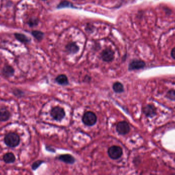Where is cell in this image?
Instances as JSON below:
<instances>
[{"instance_id": "6da1fadb", "label": "cell", "mask_w": 175, "mask_h": 175, "mask_svg": "<svg viewBox=\"0 0 175 175\" xmlns=\"http://www.w3.org/2000/svg\"><path fill=\"white\" fill-rule=\"evenodd\" d=\"M20 142V137L15 132H9L4 138V142L9 147H16L19 144Z\"/></svg>"}, {"instance_id": "7a4b0ae2", "label": "cell", "mask_w": 175, "mask_h": 175, "mask_svg": "<svg viewBox=\"0 0 175 175\" xmlns=\"http://www.w3.org/2000/svg\"><path fill=\"white\" fill-rule=\"evenodd\" d=\"M97 118L95 113L92 112H87L82 118V121L86 125L92 126L96 123Z\"/></svg>"}, {"instance_id": "3957f363", "label": "cell", "mask_w": 175, "mask_h": 175, "mask_svg": "<svg viewBox=\"0 0 175 175\" xmlns=\"http://www.w3.org/2000/svg\"><path fill=\"white\" fill-rule=\"evenodd\" d=\"M50 115L55 120L61 121L65 117V111L59 106H56L51 109Z\"/></svg>"}, {"instance_id": "277c9868", "label": "cell", "mask_w": 175, "mask_h": 175, "mask_svg": "<svg viewBox=\"0 0 175 175\" xmlns=\"http://www.w3.org/2000/svg\"><path fill=\"white\" fill-rule=\"evenodd\" d=\"M108 154L110 158L113 160H117L123 155V149L119 146H112L108 149Z\"/></svg>"}, {"instance_id": "5b68a950", "label": "cell", "mask_w": 175, "mask_h": 175, "mask_svg": "<svg viewBox=\"0 0 175 175\" xmlns=\"http://www.w3.org/2000/svg\"><path fill=\"white\" fill-rule=\"evenodd\" d=\"M130 126L127 122L125 121H120L116 125V131L121 135H126L130 131Z\"/></svg>"}, {"instance_id": "8992f818", "label": "cell", "mask_w": 175, "mask_h": 175, "mask_svg": "<svg viewBox=\"0 0 175 175\" xmlns=\"http://www.w3.org/2000/svg\"><path fill=\"white\" fill-rule=\"evenodd\" d=\"M101 57L103 61L110 62L112 61L114 59L115 53L110 48H106L102 51Z\"/></svg>"}, {"instance_id": "52a82bcc", "label": "cell", "mask_w": 175, "mask_h": 175, "mask_svg": "<svg viewBox=\"0 0 175 175\" xmlns=\"http://www.w3.org/2000/svg\"><path fill=\"white\" fill-rule=\"evenodd\" d=\"M146 63L144 61L139 60H135L130 63L128 70L130 71L140 70L144 67Z\"/></svg>"}, {"instance_id": "ba28073f", "label": "cell", "mask_w": 175, "mask_h": 175, "mask_svg": "<svg viewBox=\"0 0 175 175\" xmlns=\"http://www.w3.org/2000/svg\"><path fill=\"white\" fill-rule=\"evenodd\" d=\"M143 112L147 117H153L156 115V109L154 106L149 104L143 108Z\"/></svg>"}, {"instance_id": "9c48e42d", "label": "cell", "mask_w": 175, "mask_h": 175, "mask_svg": "<svg viewBox=\"0 0 175 175\" xmlns=\"http://www.w3.org/2000/svg\"><path fill=\"white\" fill-rule=\"evenodd\" d=\"M58 159L65 163L73 164L76 162V159L73 156L70 154H64L59 156L58 157Z\"/></svg>"}, {"instance_id": "30bf717a", "label": "cell", "mask_w": 175, "mask_h": 175, "mask_svg": "<svg viewBox=\"0 0 175 175\" xmlns=\"http://www.w3.org/2000/svg\"><path fill=\"white\" fill-rule=\"evenodd\" d=\"M11 114L9 111L5 108H0V121H6L10 118Z\"/></svg>"}, {"instance_id": "8fae6325", "label": "cell", "mask_w": 175, "mask_h": 175, "mask_svg": "<svg viewBox=\"0 0 175 175\" xmlns=\"http://www.w3.org/2000/svg\"><path fill=\"white\" fill-rule=\"evenodd\" d=\"M66 50L71 54H75L79 50V47L75 42H70L66 46Z\"/></svg>"}, {"instance_id": "7c38bea8", "label": "cell", "mask_w": 175, "mask_h": 175, "mask_svg": "<svg viewBox=\"0 0 175 175\" xmlns=\"http://www.w3.org/2000/svg\"><path fill=\"white\" fill-rule=\"evenodd\" d=\"M56 82L57 84L63 86L69 84V80L67 77L66 76L65 74H62L57 76L56 78Z\"/></svg>"}, {"instance_id": "4fadbf2b", "label": "cell", "mask_w": 175, "mask_h": 175, "mask_svg": "<svg viewBox=\"0 0 175 175\" xmlns=\"http://www.w3.org/2000/svg\"><path fill=\"white\" fill-rule=\"evenodd\" d=\"M2 73L4 76L7 77H10L13 76L15 73V70L12 66L10 65L5 66L3 69Z\"/></svg>"}, {"instance_id": "5bb4252c", "label": "cell", "mask_w": 175, "mask_h": 175, "mask_svg": "<svg viewBox=\"0 0 175 175\" xmlns=\"http://www.w3.org/2000/svg\"><path fill=\"white\" fill-rule=\"evenodd\" d=\"M3 160L6 163H12L15 161V157L13 153H7L4 155Z\"/></svg>"}, {"instance_id": "9a60e30c", "label": "cell", "mask_w": 175, "mask_h": 175, "mask_svg": "<svg viewBox=\"0 0 175 175\" xmlns=\"http://www.w3.org/2000/svg\"><path fill=\"white\" fill-rule=\"evenodd\" d=\"M112 88L115 93H117V94H121L124 91L123 85L119 82H115L113 84Z\"/></svg>"}, {"instance_id": "2e32d148", "label": "cell", "mask_w": 175, "mask_h": 175, "mask_svg": "<svg viewBox=\"0 0 175 175\" xmlns=\"http://www.w3.org/2000/svg\"><path fill=\"white\" fill-rule=\"evenodd\" d=\"M15 36L19 41L21 42L22 43H29L30 41V40L26 36L22 33H15Z\"/></svg>"}, {"instance_id": "e0dca14e", "label": "cell", "mask_w": 175, "mask_h": 175, "mask_svg": "<svg viewBox=\"0 0 175 175\" xmlns=\"http://www.w3.org/2000/svg\"><path fill=\"white\" fill-rule=\"evenodd\" d=\"M65 7H72V8H75L73 4L71 2L68 1L67 0H64L62 2H60V3L59 4L57 5V9H62Z\"/></svg>"}, {"instance_id": "ac0fdd59", "label": "cell", "mask_w": 175, "mask_h": 175, "mask_svg": "<svg viewBox=\"0 0 175 175\" xmlns=\"http://www.w3.org/2000/svg\"><path fill=\"white\" fill-rule=\"evenodd\" d=\"M31 34L39 41H41L43 40V38L44 36V34L43 32L39 31V30L32 31L31 33Z\"/></svg>"}, {"instance_id": "d6986e66", "label": "cell", "mask_w": 175, "mask_h": 175, "mask_svg": "<svg viewBox=\"0 0 175 175\" xmlns=\"http://www.w3.org/2000/svg\"><path fill=\"white\" fill-rule=\"evenodd\" d=\"M167 98H169V99L172 101H175V91L173 89H172L169 91L167 92Z\"/></svg>"}, {"instance_id": "ffe728a7", "label": "cell", "mask_w": 175, "mask_h": 175, "mask_svg": "<svg viewBox=\"0 0 175 175\" xmlns=\"http://www.w3.org/2000/svg\"><path fill=\"white\" fill-rule=\"evenodd\" d=\"M39 23V20L37 18H31L29 20L28 24L30 27L37 26Z\"/></svg>"}, {"instance_id": "44dd1931", "label": "cell", "mask_w": 175, "mask_h": 175, "mask_svg": "<svg viewBox=\"0 0 175 175\" xmlns=\"http://www.w3.org/2000/svg\"><path fill=\"white\" fill-rule=\"evenodd\" d=\"M43 162H44V161L42 160H38L34 162L32 165V169L33 170H36V169H38L39 167V166L43 163Z\"/></svg>"}, {"instance_id": "7402d4cb", "label": "cell", "mask_w": 175, "mask_h": 175, "mask_svg": "<svg viewBox=\"0 0 175 175\" xmlns=\"http://www.w3.org/2000/svg\"><path fill=\"white\" fill-rule=\"evenodd\" d=\"M171 56H172V58L175 59V47L173 48V50L171 51Z\"/></svg>"}, {"instance_id": "603a6c76", "label": "cell", "mask_w": 175, "mask_h": 175, "mask_svg": "<svg viewBox=\"0 0 175 175\" xmlns=\"http://www.w3.org/2000/svg\"><path fill=\"white\" fill-rule=\"evenodd\" d=\"M42 1H46V0H42Z\"/></svg>"}, {"instance_id": "cb8c5ba5", "label": "cell", "mask_w": 175, "mask_h": 175, "mask_svg": "<svg viewBox=\"0 0 175 175\" xmlns=\"http://www.w3.org/2000/svg\"><path fill=\"white\" fill-rule=\"evenodd\" d=\"M0 148H1V146H0Z\"/></svg>"}]
</instances>
